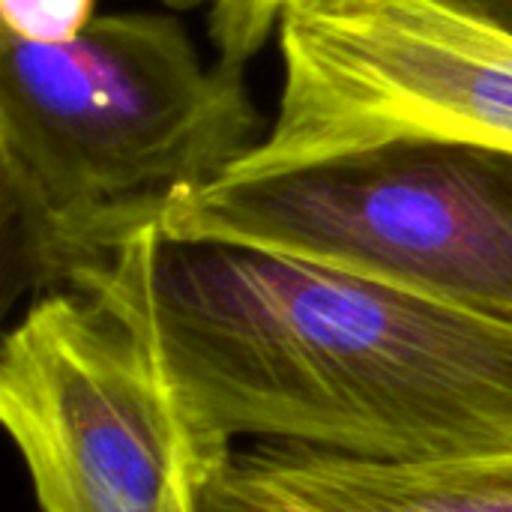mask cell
Returning <instances> with one entry per match:
<instances>
[{"label": "cell", "mask_w": 512, "mask_h": 512, "mask_svg": "<svg viewBox=\"0 0 512 512\" xmlns=\"http://www.w3.org/2000/svg\"><path fill=\"white\" fill-rule=\"evenodd\" d=\"M78 273L150 333L210 483L240 441L512 480V321L159 228Z\"/></svg>", "instance_id": "obj_1"}, {"label": "cell", "mask_w": 512, "mask_h": 512, "mask_svg": "<svg viewBox=\"0 0 512 512\" xmlns=\"http://www.w3.org/2000/svg\"><path fill=\"white\" fill-rule=\"evenodd\" d=\"M255 144L243 69L210 66L171 15H99L69 42L0 33V225L30 285L108 261Z\"/></svg>", "instance_id": "obj_2"}, {"label": "cell", "mask_w": 512, "mask_h": 512, "mask_svg": "<svg viewBox=\"0 0 512 512\" xmlns=\"http://www.w3.org/2000/svg\"><path fill=\"white\" fill-rule=\"evenodd\" d=\"M294 255L512 321V153L402 138L321 162L219 177L162 225Z\"/></svg>", "instance_id": "obj_3"}, {"label": "cell", "mask_w": 512, "mask_h": 512, "mask_svg": "<svg viewBox=\"0 0 512 512\" xmlns=\"http://www.w3.org/2000/svg\"><path fill=\"white\" fill-rule=\"evenodd\" d=\"M0 420L39 512H204L210 471L153 339L87 273L6 333Z\"/></svg>", "instance_id": "obj_4"}, {"label": "cell", "mask_w": 512, "mask_h": 512, "mask_svg": "<svg viewBox=\"0 0 512 512\" xmlns=\"http://www.w3.org/2000/svg\"><path fill=\"white\" fill-rule=\"evenodd\" d=\"M270 129L222 177H261L387 141L512 153V30L447 0H315L276 33Z\"/></svg>", "instance_id": "obj_5"}, {"label": "cell", "mask_w": 512, "mask_h": 512, "mask_svg": "<svg viewBox=\"0 0 512 512\" xmlns=\"http://www.w3.org/2000/svg\"><path fill=\"white\" fill-rule=\"evenodd\" d=\"M171 9H201L207 21L210 42L219 51V60L234 69L264 48L270 36L279 33L282 18L315 0H162Z\"/></svg>", "instance_id": "obj_6"}, {"label": "cell", "mask_w": 512, "mask_h": 512, "mask_svg": "<svg viewBox=\"0 0 512 512\" xmlns=\"http://www.w3.org/2000/svg\"><path fill=\"white\" fill-rule=\"evenodd\" d=\"M96 18V0H0V33L27 42H69Z\"/></svg>", "instance_id": "obj_7"}, {"label": "cell", "mask_w": 512, "mask_h": 512, "mask_svg": "<svg viewBox=\"0 0 512 512\" xmlns=\"http://www.w3.org/2000/svg\"><path fill=\"white\" fill-rule=\"evenodd\" d=\"M432 512H512V480H474L444 492Z\"/></svg>", "instance_id": "obj_8"}, {"label": "cell", "mask_w": 512, "mask_h": 512, "mask_svg": "<svg viewBox=\"0 0 512 512\" xmlns=\"http://www.w3.org/2000/svg\"><path fill=\"white\" fill-rule=\"evenodd\" d=\"M204 512H288L222 477H216L207 489V498H204Z\"/></svg>", "instance_id": "obj_9"}, {"label": "cell", "mask_w": 512, "mask_h": 512, "mask_svg": "<svg viewBox=\"0 0 512 512\" xmlns=\"http://www.w3.org/2000/svg\"><path fill=\"white\" fill-rule=\"evenodd\" d=\"M465 12H474L504 30H512V0H447Z\"/></svg>", "instance_id": "obj_10"}]
</instances>
